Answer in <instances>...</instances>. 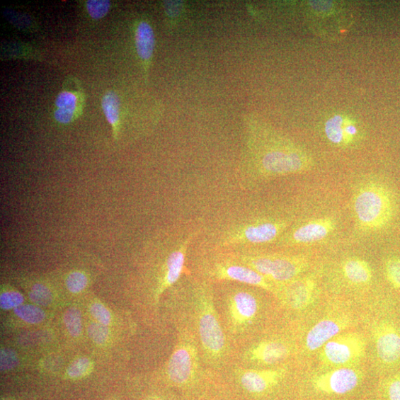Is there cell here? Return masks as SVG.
<instances>
[{"label": "cell", "mask_w": 400, "mask_h": 400, "mask_svg": "<svg viewBox=\"0 0 400 400\" xmlns=\"http://www.w3.org/2000/svg\"><path fill=\"white\" fill-rule=\"evenodd\" d=\"M317 283L313 277H299L279 286L278 298L286 307L303 311L311 307L315 299Z\"/></svg>", "instance_id": "obj_11"}, {"label": "cell", "mask_w": 400, "mask_h": 400, "mask_svg": "<svg viewBox=\"0 0 400 400\" xmlns=\"http://www.w3.org/2000/svg\"><path fill=\"white\" fill-rule=\"evenodd\" d=\"M88 334L91 339L96 343H105L108 337V330L106 326L101 324H92L88 327Z\"/></svg>", "instance_id": "obj_32"}, {"label": "cell", "mask_w": 400, "mask_h": 400, "mask_svg": "<svg viewBox=\"0 0 400 400\" xmlns=\"http://www.w3.org/2000/svg\"><path fill=\"white\" fill-rule=\"evenodd\" d=\"M362 378V372L355 367H341L315 376L312 384L314 389L319 393L343 395L355 390Z\"/></svg>", "instance_id": "obj_10"}, {"label": "cell", "mask_w": 400, "mask_h": 400, "mask_svg": "<svg viewBox=\"0 0 400 400\" xmlns=\"http://www.w3.org/2000/svg\"><path fill=\"white\" fill-rule=\"evenodd\" d=\"M235 283V282H234ZM224 314L232 333H241L253 326L261 309L259 299L250 290L252 286L233 282H223Z\"/></svg>", "instance_id": "obj_7"}, {"label": "cell", "mask_w": 400, "mask_h": 400, "mask_svg": "<svg viewBox=\"0 0 400 400\" xmlns=\"http://www.w3.org/2000/svg\"><path fill=\"white\" fill-rule=\"evenodd\" d=\"M76 116V112L72 110H67L55 108L54 112V118L59 124L69 125L72 123Z\"/></svg>", "instance_id": "obj_36"}, {"label": "cell", "mask_w": 400, "mask_h": 400, "mask_svg": "<svg viewBox=\"0 0 400 400\" xmlns=\"http://www.w3.org/2000/svg\"><path fill=\"white\" fill-rule=\"evenodd\" d=\"M384 400H400V374L389 377L383 385Z\"/></svg>", "instance_id": "obj_28"}, {"label": "cell", "mask_w": 400, "mask_h": 400, "mask_svg": "<svg viewBox=\"0 0 400 400\" xmlns=\"http://www.w3.org/2000/svg\"><path fill=\"white\" fill-rule=\"evenodd\" d=\"M29 297L32 302L40 307L50 306L53 300L51 290L42 283H36L32 286Z\"/></svg>", "instance_id": "obj_22"}, {"label": "cell", "mask_w": 400, "mask_h": 400, "mask_svg": "<svg viewBox=\"0 0 400 400\" xmlns=\"http://www.w3.org/2000/svg\"><path fill=\"white\" fill-rule=\"evenodd\" d=\"M181 341L168 365V376L176 385H185L195 376L199 367L198 340L188 330L182 328Z\"/></svg>", "instance_id": "obj_9"}, {"label": "cell", "mask_w": 400, "mask_h": 400, "mask_svg": "<svg viewBox=\"0 0 400 400\" xmlns=\"http://www.w3.org/2000/svg\"><path fill=\"white\" fill-rule=\"evenodd\" d=\"M222 251L278 287L300 277L309 267L307 258L300 255L265 252L255 247Z\"/></svg>", "instance_id": "obj_5"}, {"label": "cell", "mask_w": 400, "mask_h": 400, "mask_svg": "<svg viewBox=\"0 0 400 400\" xmlns=\"http://www.w3.org/2000/svg\"><path fill=\"white\" fill-rule=\"evenodd\" d=\"M365 350L366 341L362 334L340 333L322 348L319 360L327 366L351 367L364 358Z\"/></svg>", "instance_id": "obj_8"}, {"label": "cell", "mask_w": 400, "mask_h": 400, "mask_svg": "<svg viewBox=\"0 0 400 400\" xmlns=\"http://www.w3.org/2000/svg\"><path fill=\"white\" fill-rule=\"evenodd\" d=\"M0 359H1L0 364H1L2 371L11 370L19 363L17 355L11 349H3Z\"/></svg>", "instance_id": "obj_33"}, {"label": "cell", "mask_w": 400, "mask_h": 400, "mask_svg": "<svg viewBox=\"0 0 400 400\" xmlns=\"http://www.w3.org/2000/svg\"><path fill=\"white\" fill-rule=\"evenodd\" d=\"M90 367V362L86 358H79L74 361L69 367L70 377L77 379L86 375Z\"/></svg>", "instance_id": "obj_31"}, {"label": "cell", "mask_w": 400, "mask_h": 400, "mask_svg": "<svg viewBox=\"0 0 400 400\" xmlns=\"http://www.w3.org/2000/svg\"><path fill=\"white\" fill-rule=\"evenodd\" d=\"M88 284V277L84 272L79 270L71 272L66 280L67 289L73 294H78L83 292Z\"/></svg>", "instance_id": "obj_24"}, {"label": "cell", "mask_w": 400, "mask_h": 400, "mask_svg": "<svg viewBox=\"0 0 400 400\" xmlns=\"http://www.w3.org/2000/svg\"><path fill=\"white\" fill-rule=\"evenodd\" d=\"M4 400H6V399H4Z\"/></svg>", "instance_id": "obj_37"}, {"label": "cell", "mask_w": 400, "mask_h": 400, "mask_svg": "<svg viewBox=\"0 0 400 400\" xmlns=\"http://www.w3.org/2000/svg\"><path fill=\"white\" fill-rule=\"evenodd\" d=\"M23 300V295L18 292H6L0 296V306L6 310L16 309L22 306Z\"/></svg>", "instance_id": "obj_29"}, {"label": "cell", "mask_w": 400, "mask_h": 400, "mask_svg": "<svg viewBox=\"0 0 400 400\" xmlns=\"http://www.w3.org/2000/svg\"><path fill=\"white\" fill-rule=\"evenodd\" d=\"M387 278L395 290H400V258H391L385 265Z\"/></svg>", "instance_id": "obj_26"}, {"label": "cell", "mask_w": 400, "mask_h": 400, "mask_svg": "<svg viewBox=\"0 0 400 400\" xmlns=\"http://www.w3.org/2000/svg\"><path fill=\"white\" fill-rule=\"evenodd\" d=\"M78 105L77 96L72 91H61L56 98L55 107L58 109L76 111Z\"/></svg>", "instance_id": "obj_27"}, {"label": "cell", "mask_w": 400, "mask_h": 400, "mask_svg": "<svg viewBox=\"0 0 400 400\" xmlns=\"http://www.w3.org/2000/svg\"><path fill=\"white\" fill-rule=\"evenodd\" d=\"M111 4L108 0H88L86 10L93 20H100L105 17L110 11Z\"/></svg>", "instance_id": "obj_25"}, {"label": "cell", "mask_w": 400, "mask_h": 400, "mask_svg": "<svg viewBox=\"0 0 400 400\" xmlns=\"http://www.w3.org/2000/svg\"><path fill=\"white\" fill-rule=\"evenodd\" d=\"M345 279L356 285H365L372 280V269L369 263L360 258L346 260L342 265Z\"/></svg>", "instance_id": "obj_19"}, {"label": "cell", "mask_w": 400, "mask_h": 400, "mask_svg": "<svg viewBox=\"0 0 400 400\" xmlns=\"http://www.w3.org/2000/svg\"><path fill=\"white\" fill-rule=\"evenodd\" d=\"M14 313L23 321L30 324L41 323L45 316L42 309L32 305H23L16 308Z\"/></svg>", "instance_id": "obj_21"}, {"label": "cell", "mask_w": 400, "mask_h": 400, "mask_svg": "<svg viewBox=\"0 0 400 400\" xmlns=\"http://www.w3.org/2000/svg\"><path fill=\"white\" fill-rule=\"evenodd\" d=\"M90 310L91 314L96 319L98 320L100 324L104 326H108L110 324V314L102 304L99 302L93 303Z\"/></svg>", "instance_id": "obj_34"}, {"label": "cell", "mask_w": 400, "mask_h": 400, "mask_svg": "<svg viewBox=\"0 0 400 400\" xmlns=\"http://www.w3.org/2000/svg\"><path fill=\"white\" fill-rule=\"evenodd\" d=\"M181 297L183 328L195 336L205 360L219 365L225 360L228 345L215 306L214 285L198 277L182 278L175 285Z\"/></svg>", "instance_id": "obj_1"}, {"label": "cell", "mask_w": 400, "mask_h": 400, "mask_svg": "<svg viewBox=\"0 0 400 400\" xmlns=\"http://www.w3.org/2000/svg\"><path fill=\"white\" fill-rule=\"evenodd\" d=\"M64 322L72 337L76 338L82 331L81 314L75 308L69 309L64 315Z\"/></svg>", "instance_id": "obj_23"}, {"label": "cell", "mask_w": 400, "mask_h": 400, "mask_svg": "<svg viewBox=\"0 0 400 400\" xmlns=\"http://www.w3.org/2000/svg\"><path fill=\"white\" fill-rule=\"evenodd\" d=\"M164 9L170 19L178 20L184 12V4L182 1H166Z\"/></svg>", "instance_id": "obj_35"}, {"label": "cell", "mask_w": 400, "mask_h": 400, "mask_svg": "<svg viewBox=\"0 0 400 400\" xmlns=\"http://www.w3.org/2000/svg\"><path fill=\"white\" fill-rule=\"evenodd\" d=\"M335 228V222L331 218L316 219L286 232L278 241L289 246L314 244L328 237Z\"/></svg>", "instance_id": "obj_12"}, {"label": "cell", "mask_w": 400, "mask_h": 400, "mask_svg": "<svg viewBox=\"0 0 400 400\" xmlns=\"http://www.w3.org/2000/svg\"><path fill=\"white\" fill-rule=\"evenodd\" d=\"M347 326L348 323L343 319L326 318L320 320L309 331L305 341L306 348L309 351L322 348Z\"/></svg>", "instance_id": "obj_15"}, {"label": "cell", "mask_w": 400, "mask_h": 400, "mask_svg": "<svg viewBox=\"0 0 400 400\" xmlns=\"http://www.w3.org/2000/svg\"><path fill=\"white\" fill-rule=\"evenodd\" d=\"M4 17L14 26L22 30H28L33 25L28 16L17 11L6 10L4 11Z\"/></svg>", "instance_id": "obj_30"}, {"label": "cell", "mask_w": 400, "mask_h": 400, "mask_svg": "<svg viewBox=\"0 0 400 400\" xmlns=\"http://www.w3.org/2000/svg\"><path fill=\"white\" fill-rule=\"evenodd\" d=\"M135 38L138 57L144 63H149L155 49V35L152 25L147 21H140L136 27Z\"/></svg>", "instance_id": "obj_18"}, {"label": "cell", "mask_w": 400, "mask_h": 400, "mask_svg": "<svg viewBox=\"0 0 400 400\" xmlns=\"http://www.w3.org/2000/svg\"><path fill=\"white\" fill-rule=\"evenodd\" d=\"M102 108L105 118L112 127L114 137L117 139L120 116V101L118 93L113 91L106 92L102 99Z\"/></svg>", "instance_id": "obj_20"}, {"label": "cell", "mask_w": 400, "mask_h": 400, "mask_svg": "<svg viewBox=\"0 0 400 400\" xmlns=\"http://www.w3.org/2000/svg\"><path fill=\"white\" fill-rule=\"evenodd\" d=\"M249 171L258 178L271 179L306 172L311 156L296 143L259 122H248Z\"/></svg>", "instance_id": "obj_2"}, {"label": "cell", "mask_w": 400, "mask_h": 400, "mask_svg": "<svg viewBox=\"0 0 400 400\" xmlns=\"http://www.w3.org/2000/svg\"><path fill=\"white\" fill-rule=\"evenodd\" d=\"M375 351L378 360L386 366H393L400 360V333L388 322L377 324L373 330Z\"/></svg>", "instance_id": "obj_13"}, {"label": "cell", "mask_w": 400, "mask_h": 400, "mask_svg": "<svg viewBox=\"0 0 400 400\" xmlns=\"http://www.w3.org/2000/svg\"><path fill=\"white\" fill-rule=\"evenodd\" d=\"M285 373V369L247 370L240 376V381L247 392L262 394L277 386Z\"/></svg>", "instance_id": "obj_17"}, {"label": "cell", "mask_w": 400, "mask_h": 400, "mask_svg": "<svg viewBox=\"0 0 400 400\" xmlns=\"http://www.w3.org/2000/svg\"><path fill=\"white\" fill-rule=\"evenodd\" d=\"M325 134L333 145L341 147L355 146L362 138L358 122L343 115H335L326 121Z\"/></svg>", "instance_id": "obj_14"}, {"label": "cell", "mask_w": 400, "mask_h": 400, "mask_svg": "<svg viewBox=\"0 0 400 400\" xmlns=\"http://www.w3.org/2000/svg\"><path fill=\"white\" fill-rule=\"evenodd\" d=\"M198 278L212 284L235 282L263 290L278 297L279 287L257 271L237 261L225 251L205 247L195 261Z\"/></svg>", "instance_id": "obj_4"}, {"label": "cell", "mask_w": 400, "mask_h": 400, "mask_svg": "<svg viewBox=\"0 0 400 400\" xmlns=\"http://www.w3.org/2000/svg\"><path fill=\"white\" fill-rule=\"evenodd\" d=\"M353 207L359 226L375 231L386 227L392 221L395 213V201L386 186L370 183L358 190Z\"/></svg>", "instance_id": "obj_6"}, {"label": "cell", "mask_w": 400, "mask_h": 400, "mask_svg": "<svg viewBox=\"0 0 400 400\" xmlns=\"http://www.w3.org/2000/svg\"><path fill=\"white\" fill-rule=\"evenodd\" d=\"M289 347L280 341L268 340L253 345L247 352L248 361L274 365L290 356Z\"/></svg>", "instance_id": "obj_16"}, {"label": "cell", "mask_w": 400, "mask_h": 400, "mask_svg": "<svg viewBox=\"0 0 400 400\" xmlns=\"http://www.w3.org/2000/svg\"><path fill=\"white\" fill-rule=\"evenodd\" d=\"M290 225L289 221L281 218L241 215L217 230L209 248L229 250L272 244L278 241Z\"/></svg>", "instance_id": "obj_3"}]
</instances>
